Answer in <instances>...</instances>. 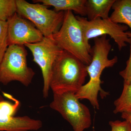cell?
I'll use <instances>...</instances> for the list:
<instances>
[{
    "label": "cell",
    "mask_w": 131,
    "mask_h": 131,
    "mask_svg": "<svg viewBox=\"0 0 131 131\" xmlns=\"http://www.w3.org/2000/svg\"><path fill=\"white\" fill-rule=\"evenodd\" d=\"M7 22L8 46L35 43L43 38L42 33L31 22L17 13L10 17Z\"/></svg>",
    "instance_id": "30bf717a"
},
{
    "label": "cell",
    "mask_w": 131,
    "mask_h": 131,
    "mask_svg": "<svg viewBox=\"0 0 131 131\" xmlns=\"http://www.w3.org/2000/svg\"><path fill=\"white\" fill-rule=\"evenodd\" d=\"M16 13L31 22L44 37L51 36L61 27L64 12H56L43 4H32L25 0H16Z\"/></svg>",
    "instance_id": "5b68a950"
},
{
    "label": "cell",
    "mask_w": 131,
    "mask_h": 131,
    "mask_svg": "<svg viewBox=\"0 0 131 131\" xmlns=\"http://www.w3.org/2000/svg\"><path fill=\"white\" fill-rule=\"evenodd\" d=\"M8 47L7 22L0 21V63Z\"/></svg>",
    "instance_id": "2e32d148"
},
{
    "label": "cell",
    "mask_w": 131,
    "mask_h": 131,
    "mask_svg": "<svg viewBox=\"0 0 131 131\" xmlns=\"http://www.w3.org/2000/svg\"><path fill=\"white\" fill-rule=\"evenodd\" d=\"M51 37L63 50L79 59L86 66L91 63V46L85 42L81 25L72 11L64 12L61 27Z\"/></svg>",
    "instance_id": "3957f363"
},
{
    "label": "cell",
    "mask_w": 131,
    "mask_h": 131,
    "mask_svg": "<svg viewBox=\"0 0 131 131\" xmlns=\"http://www.w3.org/2000/svg\"><path fill=\"white\" fill-rule=\"evenodd\" d=\"M16 12V0H0V21H7Z\"/></svg>",
    "instance_id": "9a60e30c"
},
{
    "label": "cell",
    "mask_w": 131,
    "mask_h": 131,
    "mask_svg": "<svg viewBox=\"0 0 131 131\" xmlns=\"http://www.w3.org/2000/svg\"><path fill=\"white\" fill-rule=\"evenodd\" d=\"M115 0H86V16L89 20L109 19V13Z\"/></svg>",
    "instance_id": "7c38bea8"
},
{
    "label": "cell",
    "mask_w": 131,
    "mask_h": 131,
    "mask_svg": "<svg viewBox=\"0 0 131 131\" xmlns=\"http://www.w3.org/2000/svg\"></svg>",
    "instance_id": "44dd1931"
},
{
    "label": "cell",
    "mask_w": 131,
    "mask_h": 131,
    "mask_svg": "<svg viewBox=\"0 0 131 131\" xmlns=\"http://www.w3.org/2000/svg\"><path fill=\"white\" fill-rule=\"evenodd\" d=\"M3 93L14 102L0 100V131H35L42 127L40 120L27 116L15 117L20 105V102L10 95Z\"/></svg>",
    "instance_id": "9c48e42d"
},
{
    "label": "cell",
    "mask_w": 131,
    "mask_h": 131,
    "mask_svg": "<svg viewBox=\"0 0 131 131\" xmlns=\"http://www.w3.org/2000/svg\"><path fill=\"white\" fill-rule=\"evenodd\" d=\"M106 37V35H104L94 38V44L90 52L92 59L91 63L86 67L90 80L75 93L79 100H88L94 108L97 110L100 109L98 100L99 92L102 98L108 95L101 88V84L102 83L101 75L105 68L113 67L118 60L117 56L112 59L108 58L112 45Z\"/></svg>",
    "instance_id": "6da1fadb"
},
{
    "label": "cell",
    "mask_w": 131,
    "mask_h": 131,
    "mask_svg": "<svg viewBox=\"0 0 131 131\" xmlns=\"http://www.w3.org/2000/svg\"><path fill=\"white\" fill-rule=\"evenodd\" d=\"M86 67L79 59L63 51L52 68L50 87L53 94L76 93L84 84Z\"/></svg>",
    "instance_id": "7a4b0ae2"
},
{
    "label": "cell",
    "mask_w": 131,
    "mask_h": 131,
    "mask_svg": "<svg viewBox=\"0 0 131 131\" xmlns=\"http://www.w3.org/2000/svg\"><path fill=\"white\" fill-rule=\"evenodd\" d=\"M27 54L24 45L8 46L0 63V82L7 85L16 81L26 87L30 85L35 73L27 66Z\"/></svg>",
    "instance_id": "277c9868"
},
{
    "label": "cell",
    "mask_w": 131,
    "mask_h": 131,
    "mask_svg": "<svg viewBox=\"0 0 131 131\" xmlns=\"http://www.w3.org/2000/svg\"><path fill=\"white\" fill-rule=\"evenodd\" d=\"M130 44V54L129 59L126 62V67L119 72L120 75L124 80V84H131V37Z\"/></svg>",
    "instance_id": "e0dca14e"
},
{
    "label": "cell",
    "mask_w": 131,
    "mask_h": 131,
    "mask_svg": "<svg viewBox=\"0 0 131 131\" xmlns=\"http://www.w3.org/2000/svg\"><path fill=\"white\" fill-rule=\"evenodd\" d=\"M50 107L59 113L69 122L74 131H84L91 126V115L89 109L80 102L74 93L54 94Z\"/></svg>",
    "instance_id": "8992f818"
},
{
    "label": "cell",
    "mask_w": 131,
    "mask_h": 131,
    "mask_svg": "<svg viewBox=\"0 0 131 131\" xmlns=\"http://www.w3.org/2000/svg\"><path fill=\"white\" fill-rule=\"evenodd\" d=\"M114 11L109 19L116 24H123L131 30V0H115L112 7ZM131 37V32H129Z\"/></svg>",
    "instance_id": "4fadbf2b"
},
{
    "label": "cell",
    "mask_w": 131,
    "mask_h": 131,
    "mask_svg": "<svg viewBox=\"0 0 131 131\" xmlns=\"http://www.w3.org/2000/svg\"><path fill=\"white\" fill-rule=\"evenodd\" d=\"M109 124L111 126V131H131L130 124L126 120L110 121Z\"/></svg>",
    "instance_id": "ac0fdd59"
},
{
    "label": "cell",
    "mask_w": 131,
    "mask_h": 131,
    "mask_svg": "<svg viewBox=\"0 0 131 131\" xmlns=\"http://www.w3.org/2000/svg\"><path fill=\"white\" fill-rule=\"evenodd\" d=\"M121 114V117L122 118L128 121L130 124L131 131V112L123 113Z\"/></svg>",
    "instance_id": "d6986e66"
},
{
    "label": "cell",
    "mask_w": 131,
    "mask_h": 131,
    "mask_svg": "<svg viewBox=\"0 0 131 131\" xmlns=\"http://www.w3.org/2000/svg\"><path fill=\"white\" fill-rule=\"evenodd\" d=\"M114 105L115 114L131 112V84H124L122 93L115 101Z\"/></svg>",
    "instance_id": "5bb4252c"
},
{
    "label": "cell",
    "mask_w": 131,
    "mask_h": 131,
    "mask_svg": "<svg viewBox=\"0 0 131 131\" xmlns=\"http://www.w3.org/2000/svg\"><path fill=\"white\" fill-rule=\"evenodd\" d=\"M76 17L81 25L84 40L88 45H90V39L107 35L113 39L119 50L126 46V43L130 42L129 32H126L128 30V27L126 25L116 24L109 18L89 20L85 17L80 16Z\"/></svg>",
    "instance_id": "52a82bcc"
},
{
    "label": "cell",
    "mask_w": 131,
    "mask_h": 131,
    "mask_svg": "<svg viewBox=\"0 0 131 131\" xmlns=\"http://www.w3.org/2000/svg\"><path fill=\"white\" fill-rule=\"evenodd\" d=\"M32 1L35 3L40 2L45 6L53 7L56 12L74 11L82 17L86 16V0H34Z\"/></svg>",
    "instance_id": "8fae6325"
},
{
    "label": "cell",
    "mask_w": 131,
    "mask_h": 131,
    "mask_svg": "<svg viewBox=\"0 0 131 131\" xmlns=\"http://www.w3.org/2000/svg\"><path fill=\"white\" fill-rule=\"evenodd\" d=\"M3 98L2 96L0 95V100H3Z\"/></svg>",
    "instance_id": "ffe728a7"
},
{
    "label": "cell",
    "mask_w": 131,
    "mask_h": 131,
    "mask_svg": "<svg viewBox=\"0 0 131 131\" xmlns=\"http://www.w3.org/2000/svg\"><path fill=\"white\" fill-rule=\"evenodd\" d=\"M25 46L30 50L33 57V61L41 69L43 80V96L47 98L50 89L52 68L54 62L63 50L58 46L51 36L44 37L40 42L26 44Z\"/></svg>",
    "instance_id": "ba28073f"
}]
</instances>
